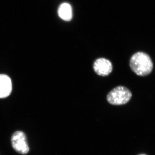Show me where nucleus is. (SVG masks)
<instances>
[{"mask_svg": "<svg viewBox=\"0 0 155 155\" xmlns=\"http://www.w3.org/2000/svg\"><path fill=\"white\" fill-rule=\"evenodd\" d=\"M130 69L139 76L148 75L152 71L153 63L149 55L143 52L136 53L130 58Z\"/></svg>", "mask_w": 155, "mask_h": 155, "instance_id": "obj_1", "label": "nucleus"}, {"mask_svg": "<svg viewBox=\"0 0 155 155\" xmlns=\"http://www.w3.org/2000/svg\"><path fill=\"white\" fill-rule=\"evenodd\" d=\"M132 97L131 91L125 87L119 86L113 89L107 96L108 102L113 105L127 104Z\"/></svg>", "mask_w": 155, "mask_h": 155, "instance_id": "obj_2", "label": "nucleus"}, {"mask_svg": "<svg viewBox=\"0 0 155 155\" xmlns=\"http://www.w3.org/2000/svg\"><path fill=\"white\" fill-rule=\"evenodd\" d=\"M11 143L13 148L18 153L24 155L29 152L27 137L23 131L17 130L14 132L11 136Z\"/></svg>", "mask_w": 155, "mask_h": 155, "instance_id": "obj_3", "label": "nucleus"}, {"mask_svg": "<svg viewBox=\"0 0 155 155\" xmlns=\"http://www.w3.org/2000/svg\"><path fill=\"white\" fill-rule=\"evenodd\" d=\"M93 69L98 75L102 76H107L110 74L113 71V64L108 59L100 58L95 61Z\"/></svg>", "mask_w": 155, "mask_h": 155, "instance_id": "obj_4", "label": "nucleus"}, {"mask_svg": "<svg viewBox=\"0 0 155 155\" xmlns=\"http://www.w3.org/2000/svg\"><path fill=\"white\" fill-rule=\"evenodd\" d=\"M12 90V81L10 77L5 74H0V98L8 97Z\"/></svg>", "mask_w": 155, "mask_h": 155, "instance_id": "obj_5", "label": "nucleus"}, {"mask_svg": "<svg viewBox=\"0 0 155 155\" xmlns=\"http://www.w3.org/2000/svg\"><path fill=\"white\" fill-rule=\"evenodd\" d=\"M58 14L59 17L64 21H70L72 18V6L69 3H62L58 8Z\"/></svg>", "mask_w": 155, "mask_h": 155, "instance_id": "obj_6", "label": "nucleus"}, {"mask_svg": "<svg viewBox=\"0 0 155 155\" xmlns=\"http://www.w3.org/2000/svg\"><path fill=\"white\" fill-rule=\"evenodd\" d=\"M145 155V154H140V155Z\"/></svg>", "mask_w": 155, "mask_h": 155, "instance_id": "obj_7", "label": "nucleus"}]
</instances>
